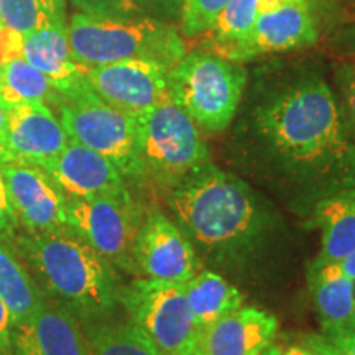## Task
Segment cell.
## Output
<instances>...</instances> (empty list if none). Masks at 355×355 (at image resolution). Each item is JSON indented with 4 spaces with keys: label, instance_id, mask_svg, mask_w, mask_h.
<instances>
[{
    "label": "cell",
    "instance_id": "1",
    "mask_svg": "<svg viewBox=\"0 0 355 355\" xmlns=\"http://www.w3.org/2000/svg\"><path fill=\"white\" fill-rule=\"evenodd\" d=\"M257 176L295 207L355 191V144L322 79L293 84L254 114Z\"/></svg>",
    "mask_w": 355,
    "mask_h": 355
},
{
    "label": "cell",
    "instance_id": "2",
    "mask_svg": "<svg viewBox=\"0 0 355 355\" xmlns=\"http://www.w3.org/2000/svg\"><path fill=\"white\" fill-rule=\"evenodd\" d=\"M166 202L196 254L224 268L257 254L273 229L254 189L212 162L168 191Z\"/></svg>",
    "mask_w": 355,
    "mask_h": 355
},
{
    "label": "cell",
    "instance_id": "3",
    "mask_svg": "<svg viewBox=\"0 0 355 355\" xmlns=\"http://www.w3.org/2000/svg\"><path fill=\"white\" fill-rule=\"evenodd\" d=\"M13 247L44 295L78 319L96 322L119 304L114 266L73 229L17 232Z\"/></svg>",
    "mask_w": 355,
    "mask_h": 355
},
{
    "label": "cell",
    "instance_id": "4",
    "mask_svg": "<svg viewBox=\"0 0 355 355\" xmlns=\"http://www.w3.org/2000/svg\"><path fill=\"white\" fill-rule=\"evenodd\" d=\"M73 60L83 68L123 60H153L173 68L184 56L180 28L170 21L137 19H96L76 13L66 25Z\"/></svg>",
    "mask_w": 355,
    "mask_h": 355
},
{
    "label": "cell",
    "instance_id": "5",
    "mask_svg": "<svg viewBox=\"0 0 355 355\" xmlns=\"http://www.w3.org/2000/svg\"><path fill=\"white\" fill-rule=\"evenodd\" d=\"M245 86L242 63L211 51H186L168 71L171 99L207 133L224 132L232 123Z\"/></svg>",
    "mask_w": 355,
    "mask_h": 355
},
{
    "label": "cell",
    "instance_id": "6",
    "mask_svg": "<svg viewBox=\"0 0 355 355\" xmlns=\"http://www.w3.org/2000/svg\"><path fill=\"white\" fill-rule=\"evenodd\" d=\"M135 117L145 180L170 191L211 162L201 130L171 96Z\"/></svg>",
    "mask_w": 355,
    "mask_h": 355
},
{
    "label": "cell",
    "instance_id": "7",
    "mask_svg": "<svg viewBox=\"0 0 355 355\" xmlns=\"http://www.w3.org/2000/svg\"><path fill=\"white\" fill-rule=\"evenodd\" d=\"M119 304L159 355H204V327L191 313L181 283L133 279L121 286Z\"/></svg>",
    "mask_w": 355,
    "mask_h": 355
},
{
    "label": "cell",
    "instance_id": "8",
    "mask_svg": "<svg viewBox=\"0 0 355 355\" xmlns=\"http://www.w3.org/2000/svg\"><path fill=\"white\" fill-rule=\"evenodd\" d=\"M58 117L69 140L112 162L128 183L145 181L137 144V117L105 104L86 83L64 97Z\"/></svg>",
    "mask_w": 355,
    "mask_h": 355
},
{
    "label": "cell",
    "instance_id": "9",
    "mask_svg": "<svg viewBox=\"0 0 355 355\" xmlns=\"http://www.w3.org/2000/svg\"><path fill=\"white\" fill-rule=\"evenodd\" d=\"M64 214L68 227L114 268L137 273L133 248L145 214L133 201L130 191L87 198L64 196Z\"/></svg>",
    "mask_w": 355,
    "mask_h": 355
},
{
    "label": "cell",
    "instance_id": "10",
    "mask_svg": "<svg viewBox=\"0 0 355 355\" xmlns=\"http://www.w3.org/2000/svg\"><path fill=\"white\" fill-rule=\"evenodd\" d=\"M170 68L153 60H123L84 68L89 87L105 104L130 115H139L165 97Z\"/></svg>",
    "mask_w": 355,
    "mask_h": 355
},
{
    "label": "cell",
    "instance_id": "11",
    "mask_svg": "<svg viewBox=\"0 0 355 355\" xmlns=\"http://www.w3.org/2000/svg\"><path fill=\"white\" fill-rule=\"evenodd\" d=\"M137 273L184 285L199 272L196 248L175 219L153 211L145 216L133 248Z\"/></svg>",
    "mask_w": 355,
    "mask_h": 355
},
{
    "label": "cell",
    "instance_id": "12",
    "mask_svg": "<svg viewBox=\"0 0 355 355\" xmlns=\"http://www.w3.org/2000/svg\"><path fill=\"white\" fill-rule=\"evenodd\" d=\"M0 175L17 220L25 232L66 227L64 194L42 166L13 158L0 159Z\"/></svg>",
    "mask_w": 355,
    "mask_h": 355
},
{
    "label": "cell",
    "instance_id": "13",
    "mask_svg": "<svg viewBox=\"0 0 355 355\" xmlns=\"http://www.w3.org/2000/svg\"><path fill=\"white\" fill-rule=\"evenodd\" d=\"M318 38V25L309 7L306 3L283 0L278 6L260 12L248 37L220 58L243 63L270 53L311 46Z\"/></svg>",
    "mask_w": 355,
    "mask_h": 355
},
{
    "label": "cell",
    "instance_id": "14",
    "mask_svg": "<svg viewBox=\"0 0 355 355\" xmlns=\"http://www.w3.org/2000/svg\"><path fill=\"white\" fill-rule=\"evenodd\" d=\"M60 117L42 102H21L8 105L6 157L44 166L68 145ZM2 159V158H0Z\"/></svg>",
    "mask_w": 355,
    "mask_h": 355
},
{
    "label": "cell",
    "instance_id": "15",
    "mask_svg": "<svg viewBox=\"0 0 355 355\" xmlns=\"http://www.w3.org/2000/svg\"><path fill=\"white\" fill-rule=\"evenodd\" d=\"M43 170L68 198L128 193L127 181L112 162L74 140Z\"/></svg>",
    "mask_w": 355,
    "mask_h": 355
},
{
    "label": "cell",
    "instance_id": "16",
    "mask_svg": "<svg viewBox=\"0 0 355 355\" xmlns=\"http://www.w3.org/2000/svg\"><path fill=\"white\" fill-rule=\"evenodd\" d=\"M12 349L13 355H91L78 318L50 301L25 322L13 326Z\"/></svg>",
    "mask_w": 355,
    "mask_h": 355
},
{
    "label": "cell",
    "instance_id": "17",
    "mask_svg": "<svg viewBox=\"0 0 355 355\" xmlns=\"http://www.w3.org/2000/svg\"><path fill=\"white\" fill-rule=\"evenodd\" d=\"M277 336L273 314L241 306L204 329V355H263Z\"/></svg>",
    "mask_w": 355,
    "mask_h": 355
},
{
    "label": "cell",
    "instance_id": "18",
    "mask_svg": "<svg viewBox=\"0 0 355 355\" xmlns=\"http://www.w3.org/2000/svg\"><path fill=\"white\" fill-rule=\"evenodd\" d=\"M21 58L42 71L63 97L86 84L84 68L71 55L66 26H50L24 35Z\"/></svg>",
    "mask_w": 355,
    "mask_h": 355
},
{
    "label": "cell",
    "instance_id": "19",
    "mask_svg": "<svg viewBox=\"0 0 355 355\" xmlns=\"http://www.w3.org/2000/svg\"><path fill=\"white\" fill-rule=\"evenodd\" d=\"M309 290L322 331L355 316V279L339 263L314 260L309 266Z\"/></svg>",
    "mask_w": 355,
    "mask_h": 355
},
{
    "label": "cell",
    "instance_id": "20",
    "mask_svg": "<svg viewBox=\"0 0 355 355\" xmlns=\"http://www.w3.org/2000/svg\"><path fill=\"white\" fill-rule=\"evenodd\" d=\"M0 298L10 311L13 326L25 322L43 306L48 298L26 268L12 241L0 237Z\"/></svg>",
    "mask_w": 355,
    "mask_h": 355
},
{
    "label": "cell",
    "instance_id": "21",
    "mask_svg": "<svg viewBox=\"0 0 355 355\" xmlns=\"http://www.w3.org/2000/svg\"><path fill=\"white\" fill-rule=\"evenodd\" d=\"M313 214L322 230L318 260L340 263L355 250V191L322 199L314 206Z\"/></svg>",
    "mask_w": 355,
    "mask_h": 355
},
{
    "label": "cell",
    "instance_id": "22",
    "mask_svg": "<svg viewBox=\"0 0 355 355\" xmlns=\"http://www.w3.org/2000/svg\"><path fill=\"white\" fill-rule=\"evenodd\" d=\"M184 295L194 319L204 329L243 306L241 290L211 270H199L188 279L184 283Z\"/></svg>",
    "mask_w": 355,
    "mask_h": 355
},
{
    "label": "cell",
    "instance_id": "23",
    "mask_svg": "<svg viewBox=\"0 0 355 355\" xmlns=\"http://www.w3.org/2000/svg\"><path fill=\"white\" fill-rule=\"evenodd\" d=\"M0 97L7 105L21 104V102H42L56 110L64 101L50 79L21 56L6 63L3 74L0 78Z\"/></svg>",
    "mask_w": 355,
    "mask_h": 355
},
{
    "label": "cell",
    "instance_id": "24",
    "mask_svg": "<svg viewBox=\"0 0 355 355\" xmlns=\"http://www.w3.org/2000/svg\"><path fill=\"white\" fill-rule=\"evenodd\" d=\"M91 355H159L152 340L133 322H89L86 331Z\"/></svg>",
    "mask_w": 355,
    "mask_h": 355
},
{
    "label": "cell",
    "instance_id": "25",
    "mask_svg": "<svg viewBox=\"0 0 355 355\" xmlns=\"http://www.w3.org/2000/svg\"><path fill=\"white\" fill-rule=\"evenodd\" d=\"M0 21L21 35L66 26L64 0H0Z\"/></svg>",
    "mask_w": 355,
    "mask_h": 355
},
{
    "label": "cell",
    "instance_id": "26",
    "mask_svg": "<svg viewBox=\"0 0 355 355\" xmlns=\"http://www.w3.org/2000/svg\"><path fill=\"white\" fill-rule=\"evenodd\" d=\"M260 13V0H229L209 30L206 44L209 51L222 56L241 43L254 28Z\"/></svg>",
    "mask_w": 355,
    "mask_h": 355
},
{
    "label": "cell",
    "instance_id": "27",
    "mask_svg": "<svg viewBox=\"0 0 355 355\" xmlns=\"http://www.w3.org/2000/svg\"><path fill=\"white\" fill-rule=\"evenodd\" d=\"M229 0H181L180 33L183 38H196L207 33Z\"/></svg>",
    "mask_w": 355,
    "mask_h": 355
},
{
    "label": "cell",
    "instance_id": "28",
    "mask_svg": "<svg viewBox=\"0 0 355 355\" xmlns=\"http://www.w3.org/2000/svg\"><path fill=\"white\" fill-rule=\"evenodd\" d=\"M303 345L316 355H355V316L322 331V336L304 337Z\"/></svg>",
    "mask_w": 355,
    "mask_h": 355
},
{
    "label": "cell",
    "instance_id": "29",
    "mask_svg": "<svg viewBox=\"0 0 355 355\" xmlns=\"http://www.w3.org/2000/svg\"><path fill=\"white\" fill-rule=\"evenodd\" d=\"M84 15L96 19H137L145 12L139 0H71Z\"/></svg>",
    "mask_w": 355,
    "mask_h": 355
},
{
    "label": "cell",
    "instance_id": "30",
    "mask_svg": "<svg viewBox=\"0 0 355 355\" xmlns=\"http://www.w3.org/2000/svg\"><path fill=\"white\" fill-rule=\"evenodd\" d=\"M344 99V117L355 144V64H345L337 74Z\"/></svg>",
    "mask_w": 355,
    "mask_h": 355
},
{
    "label": "cell",
    "instance_id": "31",
    "mask_svg": "<svg viewBox=\"0 0 355 355\" xmlns=\"http://www.w3.org/2000/svg\"><path fill=\"white\" fill-rule=\"evenodd\" d=\"M19 229L20 225L19 220H17L15 212H13L10 198H8L6 181L0 175V237L7 239V241H13Z\"/></svg>",
    "mask_w": 355,
    "mask_h": 355
},
{
    "label": "cell",
    "instance_id": "32",
    "mask_svg": "<svg viewBox=\"0 0 355 355\" xmlns=\"http://www.w3.org/2000/svg\"><path fill=\"white\" fill-rule=\"evenodd\" d=\"M139 2L146 17L170 21V24H175V20L180 19L181 0H139Z\"/></svg>",
    "mask_w": 355,
    "mask_h": 355
},
{
    "label": "cell",
    "instance_id": "33",
    "mask_svg": "<svg viewBox=\"0 0 355 355\" xmlns=\"http://www.w3.org/2000/svg\"><path fill=\"white\" fill-rule=\"evenodd\" d=\"M21 50H24V35L3 25L0 26V63L6 64L15 58H20Z\"/></svg>",
    "mask_w": 355,
    "mask_h": 355
},
{
    "label": "cell",
    "instance_id": "34",
    "mask_svg": "<svg viewBox=\"0 0 355 355\" xmlns=\"http://www.w3.org/2000/svg\"><path fill=\"white\" fill-rule=\"evenodd\" d=\"M12 331L13 322L10 311L0 298V355H13L12 349Z\"/></svg>",
    "mask_w": 355,
    "mask_h": 355
},
{
    "label": "cell",
    "instance_id": "35",
    "mask_svg": "<svg viewBox=\"0 0 355 355\" xmlns=\"http://www.w3.org/2000/svg\"><path fill=\"white\" fill-rule=\"evenodd\" d=\"M7 123H8V105L2 101V97H0V158L6 157Z\"/></svg>",
    "mask_w": 355,
    "mask_h": 355
},
{
    "label": "cell",
    "instance_id": "36",
    "mask_svg": "<svg viewBox=\"0 0 355 355\" xmlns=\"http://www.w3.org/2000/svg\"><path fill=\"white\" fill-rule=\"evenodd\" d=\"M272 355H316V354H314L313 350H309L308 347H304V345H291V347L283 350V352L278 347L272 345Z\"/></svg>",
    "mask_w": 355,
    "mask_h": 355
},
{
    "label": "cell",
    "instance_id": "37",
    "mask_svg": "<svg viewBox=\"0 0 355 355\" xmlns=\"http://www.w3.org/2000/svg\"><path fill=\"white\" fill-rule=\"evenodd\" d=\"M339 266L347 277L355 279V250L349 257H345V259L339 263Z\"/></svg>",
    "mask_w": 355,
    "mask_h": 355
},
{
    "label": "cell",
    "instance_id": "38",
    "mask_svg": "<svg viewBox=\"0 0 355 355\" xmlns=\"http://www.w3.org/2000/svg\"><path fill=\"white\" fill-rule=\"evenodd\" d=\"M293 2H300V3H306V6H309V0H293Z\"/></svg>",
    "mask_w": 355,
    "mask_h": 355
},
{
    "label": "cell",
    "instance_id": "39",
    "mask_svg": "<svg viewBox=\"0 0 355 355\" xmlns=\"http://www.w3.org/2000/svg\"><path fill=\"white\" fill-rule=\"evenodd\" d=\"M3 68H6V64L0 63V78H2V74H3Z\"/></svg>",
    "mask_w": 355,
    "mask_h": 355
},
{
    "label": "cell",
    "instance_id": "40",
    "mask_svg": "<svg viewBox=\"0 0 355 355\" xmlns=\"http://www.w3.org/2000/svg\"><path fill=\"white\" fill-rule=\"evenodd\" d=\"M263 355H272V347H270L268 350H266V352H265Z\"/></svg>",
    "mask_w": 355,
    "mask_h": 355
},
{
    "label": "cell",
    "instance_id": "41",
    "mask_svg": "<svg viewBox=\"0 0 355 355\" xmlns=\"http://www.w3.org/2000/svg\"><path fill=\"white\" fill-rule=\"evenodd\" d=\"M0 25H2V21H0Z\"/></svg>",
    "mask_w": 355,
    "mask_h": 355
},
{
    "label": "cell",
    "instance_id": "42",
    "mask_svg": "<svg viewBox=\"0 0 355 355\" xmlns=\"http://www.w3.org/2000/svg\"><path fill=\"white\" fill-rule=\"evenodd\" d=\"M0 26H2V25H0Z\"/></svg>",
    "mask_w": 355,
    "mask_h": 355
}]
</instances>
